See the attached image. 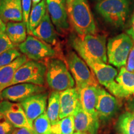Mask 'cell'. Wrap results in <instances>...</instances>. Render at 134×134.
I'll use <instances>...</instances> for the list:
<instances>
[{"label": "cell", "mask_w": 134, "mask_h": 134, "mask_svg": "<svg viewBox=\"0 0 134 134\" xmlns=\"http://www.w3.org/2000/svg\"><path fill=\"white\" fill-rule=\"evenodd\" d=\"M70 41L72 47L85 62H108L105 36L97 34L82 36L73 35Z\"/></svg>", "instance_id": "6da1fadb"}, {"label": "cell", "mask_w": 134, "mask_h": 134, "mask_svg": "<svg viewBox=\"0 0 134 134\" xmlns=\"http://www.w3.org/2000/svg\"><path fill=\"white\" fill-rule=\"evenodd\" d=\"M46 80L53 91L61 92L75 88L76 85L66 64L60 58H51L48 61Z\"/></svg>", "instance_id": "7a4b0ae2"}, {"label": "cell", "mask_w": 134, "mask_h": 134, "mask_svg": "<svg viewBox=\"0 0 134 134\" xmlns=\"http://www.w3.org/2000/svg\"><path fill=\"white\" fill-rule=\"evenodd\" d=\"M68 16L78 36L97 33L96 23L88 0H73Z\"/></svg>", "instance_id": "3957f363"}, {"label": "cell", "mask_w": 134, "mask_h": 134, "mask_svg": "<svg viewBox=\"0 0 134 134\" xmlns=\"http://www.w3.org/2000/svg\"><path fill=\"white\" fill-rule=\"evenodd\" d=\"M130 0H100L96 10L105 21L116 27L124 26L130 11Z\"/></svg>", "instance_id": "277c9868"}, {"label": "cell", "mask_w": 134, "mask_h": 134, "mask_svg": "<svg viewBox=\"0 0 134 134\" xmlns=\"http://www.w3.org/2000/svg\"><path fill=\"white\" fill-rule=\"evenodd\" d=\"M133 43L132 38L126 34H120L109 38L107 44L108 62L117 68L125 66Z\"/></svg>", "instance_id": "5b68a950"}, {"label": "cell", "mask_w": 134, "mask_h": 134, "mask_svg": "<svg viewBox=\"0 0 134 134\" xmlns=\"http://www.w3.org/2000/svg\"><path fill=\"white\" fill-rule=\"evenodd\" d=\"M66 60L68 69L74 78L76 88L78 90L88 86L99 85V82L93 71L85 60L75 52L70 51L67 53Z\"/></svg>", "instance_id": "8992f818"}, {"label": "cell", "mask_w": 134, "mask_h": 134, "mask_svg": "<svg viewBox=\"0 0 134 134\" xmlns=\"http://www.w3.org/2000/svg\"><path fill=\"white\" fill-rule=\"evenodd\" d=\"M47 65L36 60H27L18 68L9 86L19 83H31L43 86L46 83Z\"/></svg>", "instance_id": "52a82bcc"}, {"label": "cell", "mask_w": 134, "mask_h": 134, "mask_svg": "<svg viewBox=\"0 0 134 134\" xmlns=\"http://www.w3.org/2000/svg\"><path fill=\"white\" fill-rule=\"evenodd\" d=\"M18 47L20 52L29 59L36 61L52 58L56 54L51 45L32 35H28L26 39Z\"/></svg>", "instance_id": "ba28073f"}, {"label": "cell", "mask_w": 134, "mask_h": 134, "mask_svg": "<svg viewBox=\"0 0 134 134\" xmlns=\"http://www.w3.org/2000/svg\"><path fill=\"white\" fill-rule=\"evenodd\" d=\"M46 91V88L43 86L31 83L16 84L7 87L0 93V100L20 103L29 97Z\"/></svg>", "instance_id": "9c48e42d"}, {"label": "cell", "mask_w": 134, "mask_h": 134, "mask_svg": "<svg viewBox=\"0 0 134 134\" xmlns=\"http://www.w3.org/2000/svg\"><path fill=\"white\" fill-rule=\"evenodd\" d=\"M86 63L93 71L99 83L115 96L117 89V83L115 81V78L118 75L117 70L111 65L103 62L89 61Z\"/></svg>", "instance_id": "30bf717a"}, {"label": "cell", "mask_w": 134, "mask_h": 134, "mask_svg": "<svg viewBox=\"0 0 134 134\" xmlns=\"http://www.w3.org/2000/svg\"><path fill=\"white\" fill-rule=\"evenodd\" d=\"M47 11L53 24L60 32L69 29L68 14L65 0H46Z\"/></svg>", "instance_id": "8fae6325"}, {"label": "cell", "mask_w": 134, "mask_h": 134, "mask_svg": "<svg viewBox=\"0 0 134 134\" xmlns=\"http://www.w3.org/2000/svg\"><path fill=\"white\" fill-rule=\"evenodd\" d=\"M119 104L116 97L99 87L96 104V111L99 120L108 121L116 114Z\"/></svg>", "instance_id": "7c38bea8"}, {"label": "cell", "mask_w": 134, "mask_h": 134, "mask_svg": "<svg viewBox=\"0 0 134 134\" xmlns=\"http://www.w3.org/2000/svg\"><path fill=\"white\" fill-rule=\"evenodd\" d=\"M0 113L5 115L15 128L27 127L32 130V127L30 124L20 103L0 100Z\"/></svg>", "instance_id": "4fadbf2b"}, {"label": "cell", "mask_w": 134, "mask_h": 134, "mask_svg": "<svg viewBox=\"0 0 134 134\" xmlns=\"http://www.w3.org/2000/svg\"><path fill=\"white\" fill-rule=\"evenodd\" d=\"M48 95L47 91L38 93L20 103L32 127L33 122L46 111Z\"/></svg>", "instance_id": "5bb4252c"}, {"label": "cell", "mask_w": 134, "mask_h": 134, "mask_svg": "<svg viewBox=\"0 0 134 134\" xmlns=\"http://www.w3.org/2000/svg\"><path fill=\"white\" fill-rule=\"evenodd\" d=\"M73 115L74 118L75 132H85L89 134H98L99 120L95 119L85 111L80 101Z\"/></svg>", "instance_id": "9a60e30c"}, {"label": "cell", "mask_w": 134, "mask_h": 134, "mask_svg": "<svg viewBox=\"0 0 134 134\" xmlns=\"http://www.w3.org/2000/svg\"><path fill=\"white\" fill-rule=\"evenodd\" d=\"M99 85L88 86L81 89H77L79 93L80 103L89 114L95 119L99 120L96 111V104L99 91Z\"/></svg>", "instance_id": "2e32d148"}, {"label": "cell", "mask_w": 134, "mask_h": 134, "mask_svg": "<svg viewBox=\"0 0 134 134\" xmlns=\"http://www.w3.org/2000/svg\"><path fill=\"white\" fill-rule=\"evenodd\" d=\"M79 102V93L76 87L60 92V119L73 115Z\"/></svg>", "instance_id": "e0dca14e"}, {"label": "cell", "mask_w": 134, "mask_h": 134, "mask_svg": "<svg viewBox=\"0 0 134 134\" xmlns=\"http://www.w3.org/2000/svg\"><path fill=\"white\" fill-rule=\"evenodd\" d=\"M0 18L6 24L23 21L21 0H0Z\"/></svg>", "instance_id": "ac0fdd59"}, {"label": "cell", "mask_w": 134, "mask_h": 134, "mask_svg": "<svg viewBox=\"0 0 134 134\" xmlns=\"http://www.w3.org/2000/svg\"><path fill=\"white\" fill-rule=\"evenodd\" d=\"M115 81L117 89L115 97L126 98L134 94V72L129 71L125 66L121 67Z\"/></svg>", "instance_id": "d6986e66"}, {"label": "cell", "mask_w": 134, "mask_h": 134, "mask_svg": "<svg viewBox=\"0 0 134 134\" xmlns=\"http://www.w3.org/2000/svg\"><path fill=\"white\" fill-rule=\"evenodd\" d=\"M32 34L48 44L54 45L57 42V32L48 11Z\"/></svg>", "instance_id": "ffe728a7"}, {"label": "cell", "mask_w": 134, "mask_h": 134, "mask_svg": "<svg viewBox=\"0 0 134 134\" xmlns=\"http://www.w3.org/2000/svg\"><path fill=\"white\" fill-rule=\"evenodd\" d=\"M28 60L25 55H21L9 64L0 67V93L9 86L18 68Z\"/></svg>", "instance_id": "44dd1931"}, {"label": "cell", "mask_w": 134, "mask_h": 134, "mask_svg": "<svg viewBox=\"0 0 134 134\" xmlns=\"http://www.w3.org/2000/svg\"><path fill=\"white\" fill-rule=\"evenodd\" d=\"M6 33L13 44L19 45L26 39L27 30L23 21L8 22L6 24Z\"/></svg>", "instance_id": "7402d4cb"}, {"label": "cell", "mask_w": 134, "mask_h": 134, "mask_svg": "<svg viewBox=\"0 0 134 134\" xmlns=\"http://www.w3.org/2000/svg\"><path fill=\"white\" fill-rule=\"evenodd\" d=\"M60 91H52L48 95V105L46 112L51 124L53 125L60 120Z\"/></svg>", "instance_id": "603a6c76"}, {"label": "cell", "mask_w": 134, "mask_h": 134, "mask_svg": "<svg viewBox=\"0 0 134 134\" xmlns=\"http://www.w3.org/2000/svg\"><path fill=\"white\" fill-rule=\"evenodd\" d=\"M47 13V7L46 0H42L36 6L32 8L29 19L30 35L32 34V32L40 24Z\"/></svg>", "instance_id": "cb8c5ba5"}, {"label": "cell", "mask_w": 134, "mask_h": 134, "mask_svg": "<svg viewBox=\"0 0 134 134\" xmlns=\"http://www.w3.org/2000/svg\"><path fill=\"white\" fill-rule=\"evenodd\" d=\"M119 134H134V113L126 111L119 117L116 123Z\"/></svg>", "instance_id": "d4e9b609"}, {"label": "cell", "mask_w": 134, "mask_h": 134, "mask_svg": "<svg viewBox=\"0 0 134 134\" xmlns=\"http://www.w3.org/2000/svg\"><path fill=\"white\" fill-rule=\"evenodd\" d=\"M75 132L73 115H70L52 125L50 134H73Z\"/></svg>", "instance_id": "484cf974"}, {"label": "cell", "mask_w": 134, "mask_h": 134, "mask_svg": "<svg viewBox=\"0 0 134 134\" xmlns=\"http://www.w3.org/2000/svg\"><path fill=\"white\" fill-rule=\"evenodd\" d=\"M51 126V122L47 112H44L33 122L32 130L34 134H50Z\"/></svg>", "instance_id": "4316f807"}, {"label": "cell", "mask_w": 134, "mask_h": 134, "mask_svg": "<svg viewBox=\"0 0 134 134\" xmlns=\"http://www.w3.org/2000/svg\"><path fill=\"white\" fill-rule=\"evenodd\" d=\"M16 45L10 41L6 33V23L0 18V54L10 49L16 48Z\"/></svg>", "instance_id": "83f0119b"}, {"label": "cell", "mask_w": 134, "mask_h": 134, "mask_svg": "<svg viewBox=\"0 0 134 134\" xmlns=\"http://www.w3.org/2000/svg\"><path fill=\"white\" fill-rule=\"evenodd\" d=\"M21 55L19 50L16 48H10L4 52L0 54V67L9 64Z\"/></svg>", "instance_id": "f1b7e54d"}, {"label": "cell", "mask_w": 134, "mask_h": 134, "mask_svg": "<svg viewBox=\"0 0 134 134\" xmlns=\"http://www.w3.org/2000/svg\"><path fill=\"white\" fill-rule=\"evenodd\" d=\"M22 8H23V22L26 24L28 34L30 35L29 27V19L31 11V6H32V0H21Z\"/></svg>", "instance_id": "f546056e"}, {"label": "cell", "mask_w": 134, "mask_h": 134, "mask_svg": "<svg viewBox=\"0 0 134 134\" xmlns=\"http://www.w3.org/2000/svg\"><path fill=\"white\" fill-rule=\"evenodd\" d=\"M14 128L5 115L0 113V134H11Z\"/></svg>", "instance_id": "4dcf8cb0"}, {"label": "cell", "mask_w": 134, "mask_h": 134, "mask_svg": "<svg viewBox=\"0 0 134 134\" xmlns=\"http://www.w3.org/2000/svg\"><path fill=\"white\" fill-rule=\"evenodd\" d=\"M127 69L129 71L134 72V46L129 55L127 62Z\"/></svg>", "instance_id": "1f68e13d"}, {"label": "cell", "mask_w": 134, "mask_h": 134, "mask_svg": "<svg viewBox=\"0 0 134 134\" xmlns=\"http://www.w3.org/2000/svg\"><path fill=\"white\" fill-rule=\"evenodd\" d=\"M11 134H34L33 130L27 127H17L14 128Z\"/></svg>", "instance_id": "d6a6232c"}, {"label": "cell", "mask_w": 134, "mask_h": 134, "mask_svg": "<svg viewBox=\"0 0 134 134\" xmlns=\"http://www.w3.org/2000/svg\"><path fill=\"white\" fill-rule=\"evenodd\" d=\"M127 33L132 38V39L134 42V13L133 15H132L131 19H130V27L127 30Z\"/></svg>", "instance_id": "836d02e7"}, {"label": "cell", "mask_w": 134, "mask_h": 134, "mask_svg": "<svg viewBox=\"0 0 134 134\" xmlns=\"http://www.w3.org/2000/svg\"><path fill=\"white\" fill-rule=\"evenodd\" d=\"M128 108L130 109V111L134 113V98L130 99L128 103Z\"/></svg>", "instance_id": "e575fe53"}, {"label": "cell", "mask_w": 134, "mask_h": 134, "mask_svg": "<svg viewBox=\"0 0 134 134\" xmlns=\"http://www.w3.org/2000/svg\"><path fill=\"white\" fill-rule=\"evenodd\" d=\"M65 1H66L67 10H68V14H69L70 11H71V7H72V3H73V0H65Z\"/></svg>", "instance_id": "d590c367"}, {"label": "cell", "mask_w": 134, "mask_h": 134, "mask_svg": "<svg viewBox=\"0 0 134 134\" xmlns=\"http://www.w3.org/2000/svg\"><path fill=\"white\" fill-rule=\"evenodd\" d=\"M42 1V0H32V7L36 6V5L38 4L40 2H41Z\"/></svg>", "instance_id": "8d00e7d4"}, {"label": "cell", "mask_w": 134, "mask_h": 134, "mask_svg": "<svg viewBox=\"0 0 134 134\" xmlns=\"http://www.w3.org/2000/svg\"><path fill=\"white\" fill-rule=\"evenodd\" d=\"M73 134H89L88 133H85V132H75Z\"/></svg>", "instance_id": "74e56055"}, {"label": "cell", "mask_w": 134, "mask_h": 134, "mask_svg": "<svg viewBox=\"0 0 134 134\" xmlns=\"http://www.w3.org/2000/svg\"><path fill=\"white\" fill-rule=\"evenodd\" d=\"M98 1H100V0H98Z\"/></svg>", "instance_id": "f35d334b"}]
</instances>
